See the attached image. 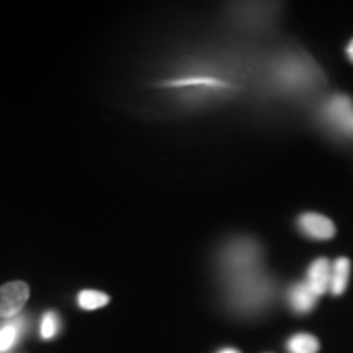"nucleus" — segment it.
<instances>
[{
  "mask_svg": "<svg viewBox=\"0 0 353 353\" xmlns=\"http://www.w3.org/2000/svg\"><path fill=\"white\" fill-rule=\"evenodd\" d=\"M108 301H110L108 294L100 293V291H94V290L81 291L77 298L79 306L85 309V311H94V309L103 307L105 304H108Z\"/></svg>",
  "mask_w": 353,
  "mask_h": 353,
  "instance_id": "1a4fd4ad",
  "label": "nucleus"
},
{
  "mask_svg": "<svg viewBox=\"0 0 353 353\" xmlns=\"http://www.w3.org/2000/svg\"><path fill=\"white\" fill-rule=\"evenodd\" d=\"M325 121L342 134L353 138V101L348 97L337 95L324 108Z\"/></svg>",
  "mask_w": 353,
  "mask_h": 353,
  "instance_id": "f257e3e1",
  "label": "nucleus"
},
{
  "mask_svg": "<svg viewBox=\"0 0 353 353\" xmlns=\"http://www.w3.org/2000/svg\"><path fill=\"white\" fill-rule=\"evenodd\" d=\"M219 353H241V352H237L236 348H224V350H221Z\"/></svg>",
  "mask_w": 353,
  "mask_h": 353,
  "instance_id": "f8f14e48",
  "label": "nucleus"
},
{
  "mask_svg": "<svg viewBox=\"0 0 353 353\" xmlns=\"http://www.w3.org/2000/svg\"><path fill=\"white\" fill-rule=\"evenodd\" d=\"M288 298H290V304L291 307H293V311L299 312V314H306V312L312 311L317 301L314 291L309 288L306 281L291 286Z\"/></svg>",
  "mask_w": 353,
  "mask_h": 353,
  "instance_id": "39448f33",
  "label": "nucleus"
},
{
  "mask_svg": "<svg viewBox=\"0 0 353 353\" xmlns=\"http://www.w3.org/2000/svg\"><path fill=\"white\" fill-rule=\"evenodd\" d=\"M57 332H59V317L56 312L48 311L41 319V337L44 341H50L56 337Z\"/></svg>",
  "mask_w": 353,
  "mask_h": 353,
  "instance_id": "9d476101",
  "label": "nucleus"
},
{
  "mask_svg": "<svg viewBox=\"0 0 353 353\" xmlns=\"http://www.w3.org/2000/svg\"><path fill=\"white\" fill-rule=\"evenodd\" d=\"M30 298V288L25 281H10L0 286V317H13L23 309Z\"/></svg>",
  "mask_w": 353,
  "mask_h": 353,
  "instance_id": "f03ea898",
  "label": "nucleus"
},
{
  "mask_svg": "<svg viewBox=\"0 0 353 353\" xmlns=\"http://www.w3.org/2000/svg\"><path fill=\"white\" fill-rule=\"evenodd\" d=\"M21 332V319H15L0 325V353L8 352L19 341Z\"/></svg>",
  "mask_w": 353,
  "mask_h": 353,
  "instance_id": "6e6552de",
  "label": "nucleus"
},
{
  "mask_svg": "<svg viewBox=\"0 0 353 353\" xmlns=\"http://www.w3.org/2000/svg\"><path fill=\"white\" fill-rule=\"evenodd\" d=\"M347 54H348V57H350V61L353 63V39H352V43L348 44V48H347Z\"/></svg>",
  "mask_w": 353,
  "mask_h": 353,
  "instance_id": "9b49d317",
  "label": "nucleus"
},
{
  "mask_svg": "<svg viewBox=\"0 0 353 353\" xmlns=\"http://www.w3.org/2000/svg\"><path fill=\"white\" fill-rule=\"evenodd\" d=\"M330 272H332V265L327 259H317L309 267L306 283L309 285V288L314 291L317 298L322 296L329 290Z\"/></svg>",
  "mask_w": 353,
  "mask_h": 353,
  "instance_id": "20e7f679",
  "label": "nucleus"
},
{
  "mask_svg": "<svg viewBox=\"0 0 353 353\" xmlns=\"http://www.w3.org/2000/svg\"><path fill=\"white\" fill-rule=\"evenodd\" d=\"M286 347L290 353H317L319 352V341L311 334H294Z\"/></svg>",
  "mask_w": 353,
  "mask_h": 353,
  "instance_id": "0eeeda50",
  "label": "nucleus"
},
{
  "mask_svg": "<svg viewBox=\"0 0 353 353\" xmlns=\"http://www.w3.org/2000/svg\"><path fill=\"white\" fill-rule=\"evenodd\" d=\"M352 263L347 257H339L332 265L330 272V286L329 291L334 296H342L348 286V278H350Z\"/></svg>",
  "mask_w": 353,
  "mask_h": 353,
  "instance_id": "423d86ee",
  "label": "nucleus"
},
{
  "mask_svg": "<svg viewBox=\"0 0 353 353\" xmlns=\"http://www.w3.org/2000/svg\"><path fill=\"white\" fill-rule=\"evenodd\" d=\"M298 226L304 236L314 241H329L335 236V226L327 216L317 213H306L299 216Z\"/></svg>",
  "mask_w": 353,
  "mask_h": 353,
  "instance_id": "7ed1b4c3",
  "label": "nucleus"
}]
</instances>
